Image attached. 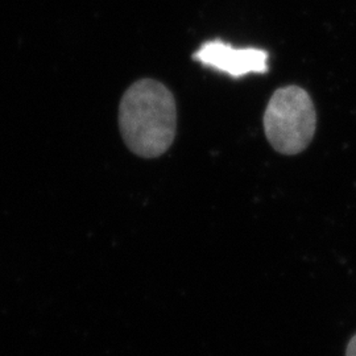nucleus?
I'll list each match as a JSON object with an SVG mask.
<instances>
[{"label":"nucleus","mask_w":356,"mask_h":356,"mask_svg":"<svg viewBox=\"0 0 356 356\" xmlns=\"http://www.w3.org/2000/svg\"><path fill=\"white\" fill-rule=\"evenodd\" d=\"M176 127V101L163 83L141 79L124 92L119 128L131 152L144 159L164 154L175 141Z\"/></svg>","instance_id":"nucleus-1"},{"label":"nucleus","mask_w":356,"mask_h":356,"mask_svg":"<svg viewBox=\"0 0 356 356\" xmlns=\"http://www.w3.org/2000/svg\"><path fill=\"white\" fill-rule=\"evenodd\" d=\"M316 126V108L305 90L286 86L273 92L264 113V131L275 151L286 156L305 151Z\"/></svg>","instance_id":"nucleus-2"},{"label":"nucleus","mask_w":356,"mask_h":356,"mask_svg":"<svg viewBox=\"0 0 356 356\" xmlns=\"http://www.w3.org/2000/svg\"><path fill=\"white\" fill-rule=\"evenodd\" d=\"M268 53L256 48L236 49L223 41H209L194 54V58L209 67L223 72L234 78L268 72Z\"/></svg>","instance_id":"nucleus-3"},{"label":"nucleus","mask_w":356,"mask_h":356,"mask_svg":"<svg viewBox=\"0 0 356 356\" xmlns=\"http://www.w3.org/2000/svg\"><path fill=\"white\" fill-rule=\"evenodd\" d=\"M346 356H356V335H354V337L351 338V341L348 342Z\"/></svg>","instance_id":"nucleus-4"}]
</instances>
